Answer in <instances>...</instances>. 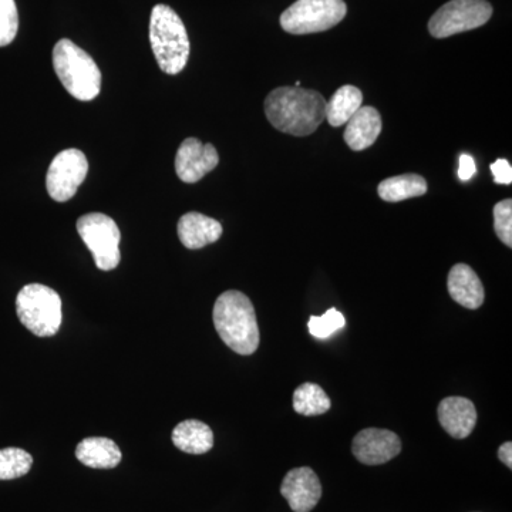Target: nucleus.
Wrapping results in <instances>:
<instances>
[{
  "label": "nucleus",
  "mask_w": 512,
  "mask_h": 512,
  "mask_svg": "<svg viewBox=\"0 0 512 512\" xmlns=\"http://www.w3.org/2000/svg\"><path fill=\"white\" fill-rule=\"evenodd\" d=\"M265 116L282 133L311 136L326 119V100L316 90L278 87L265 99Z\"/></svg>",
  "instance_id": "1"
},
{
  "label": "nucleus",
  "mask_w": 512,
  "mask_h": 512,
  "mask_svg": "<svg viewBox=\"0 0 512 512\" xmlns=\"http://www.w3.org/2000/svg\"><path fill=\"white\" fill-rule=\"evenodd\" d=\"M215 329L229 349L249 356L259 348L258 320L251 299L239 291H227L218 296L214 305Z\"/></svg>",
  "instance_id": "2"
},
{
  "label": "nucleus",
  "mask_w": 512,
  "mask_h": 512,
  "mask_svg": "<svg viewBox=\"0 0 512 512\" xmlns=\"http://www.w3.org/2000/svg\"><path fill=\"white\" fill-rule=\"evenodd\" d=\"M150 43L161 72H183L190 57V39L183 20L170 6H154L150 16Z\"/></svg>",
  "instance_id": "3"
},
{
  "label": "nucleus",
  "mask_w": 512,
  "mask_h": 512,
  "mask_svg": "<svg viewBox=\"0 0 512 512\" xmlns=\"http://www.w3.org/2000/svg\"><path fill=\"white\" fill-rule=\"evenodd\" d=\"M53 69L74 99L92 101L101 92V72L89 53L72 40L62 39L53 49Z\"/></svg>",
  "instance_id": "4"
},
{
  "label": "nucleus",
  "mask_w": 512,
  "mask_h": 512,
  "mask_svg": "<svg viewBox=\"0 0 512 512\" xmlns=\"http://www.w3.org/2000/svg\"><path fill=\"white\" fill-rule=\"evenodd\" d=\"M16 313L22 325L33 335L52 338L62 326V299L49 286L29 284L18 293Z\"/></svg>",
  "instance_id": "5"
},
{
  "label": "nucleus",
  "mask_w": 512,
  "mask_h": 512,
  "mask_svg": "<svg viewBox=\"0 0 512 512\" xmlns=\"http://www.w3.org/2000/svg\"><path fill=\"white\" fill-rule=\"evenodd\" d=\"M346 13L343 0H296L282 13L281 26L291 35H311L335 28Z\"/></svg>",
  "instance_id": "6"
},
{
  "label": "nucleus",
  "mask_w": 512,
  "mask_h": 512,
  "mask_svg": "<svg viewBox=\"0 0 512 512\" xmlns=\"http://www.w3.org/2000/svg\"><path fill=\"white\" fill-rule=\"evenodd\" d=\"M76 227L100 271H113L119 266L121 232L113 218L92 212L80 217Z\"/></svg>",
  "instance_id": "7"
},
{
  "label": "nucleus",
  "mask_w": 512,
  "mask_h": 512,
  "mask_svg": "<svg viewBox=\"0 0 512 512\" xmlns=\"http://www.w3.org/2000/svg\"><path fill=\"white\" fill-rule=\"evenodd\" d=\"M493 16V6L487 0H450L441 6L429 22L430 35L436 39L481 28Z\"/></svg>",
  "instance_id": "8"
},
{
  "label": "nucleus",
  "mask_w": 512,
  "mask_h": 512,
  "mask_svg": "<svg viewBox=\"0 0 512 512\" xmlns=\"http://www.w3.org/2000/svg\"><path fill=\"white\" fill-rule=\"evenodd\" d=\"M89 173V161L83 151L67 148L53 158L46 175L50 198L57 202L72 200Z\"/></svg>",
  "instance_id": "9"
},
{
  "label": "nucleus",
  "mask_w": 512,
  "mask_h": 512,
  "mask_svg": "<svg viewBox=\"0 0 512 512\" xmlns=\"http://www.w3.org/2000/svg\"><path fill=\"white\" fill-rule=\"evenodd\" d=\"M220 163L217 148L190 137L181 143L175 156V173L183 183L195 184Z\"/></svg>",
  "instance_id": "10"
},
{
  "label": "nucleus",
  "mask_w": 512,
  "mask_h": 512,
  "mask_svg": "<svg viewBox=\"0 0 512 512\" xmlns=\"http://www.w3.org/2000/svg\"><path fill=\"white\" fill-rule=\"evenodd\" d=\"M353 456L366 466H380L399 456L402 440L393 431L366 429L359 431L353 439Z\"/></svg>",
  "instance_id": "11"
},
{
  "label": "nucleus",
  "mask_w": 512,
  "mask_h": 512,
  "mask_svg": "<svg viewBox=\"0 0 512 512\" xmlns=\"http://www.w3.org/2000/svg\"><path fill=\"white\" fill-rule=\"evenodd\" d=\"M281 494L293 511L309 512L322 497V484L312 468H293L284 478Z\"/></svg>",
  "instance_id": "12"
},
{
  "label": "nucleus",
  "mask_w": 512,
  "mask_h": 512,
  "mask_svg": "<svg viewBox=\"0 0 512 512\" xmlns=\"http://www.w3.org/2000/svg\"><path fill=\"white\" fill-rule=\"evenodd\" d=\"M437 414L441 427L454 439H467L477 424L476 406L466 397H446L441 400Z\"/></svg>",
  "instance_id": "13"
},
{
  "label": "nucleus",
  "mask_w": 512,
  "mask_h": 512,
  "mask_svg": "<svg viewBox=\"0 0 512 512\" xmlns=\"http://www.w3.org/2000/svg\"><path fill=\"white\" fill-rule=\"evenodd\" d=\"M178 238L188 249H201L222 237L221 222L200 212H187L178 221Z\"/></svg>",
  "instance_id": "14"
},
{
  "label": "nucleus",
  "mask_w": 512,
  "mask_h": 512,
  "mask_svg": "<svg viewBox=\"0 0 512 512\" xmlns=\"http://www.w3.org/2000/svg\"><path fill=\"white\" fill-rule=\"evenodd\" d=\"M447 289L451 298L464 308L476 311L484 303L483 282L473 268L466 264H457L451 268L448 272Z\"/></svg>",
  "instance_id": "15"
},
{
  "label": "nucleus",
  "mask_w": 512,
  "mask_h": 512,
  "mask_svg": "<svg viewBox=\"0 0 512 512\" xmlns=\"http://www.w3.org/2000/svg\"><path fill=\"white\" fill-rule=\"evenodd\" d=\"M382 117L375 107L362 106L346 123L345 141L353 151L372 147L382 133Z\"/></svg>",
  "instance_id": "16"
},
{
  "label": "nucleus",
  "mask_w": 512,
  "mask_h": 512,
  "mask_svg": "<svg viewBox=\"0 0 512 512\" xmlns=\"http://www.w3.org/2000/svg\"><path fill=\"white\" fill-rule=\"evenodd\" d=\"M76 457L83 466L110 470L121 463V450L107 437H87L77 444Z\"/></svg>",
  "instance_id": "17"
},
{
  "label": "nucleus",
  "mask_w": 512,
  "mask_h": 512,
  "mask_svg": "<svg viewBox=\"0 0 512 512\" xmlns=\"http://www.w3.org/2000/svg\"><path fill=\"white\" fill-rule=\"evenodd\" d=\"M171 439L178 450L195 456L208 453L214 447V433L211 427L200 420L181 421L173 430Z\"/></svg>",
  "instance_id": "18"
},
{
  "label": "nucleus",
  "mask_w": 512,
  "mask_h": 512,
  "mask_svg": "<svg viewBox=\"0 0 512 512\" xmlns=\"http://www.w3.org/2000/svg\"><path fill=\"white\" fill-rule=\"evenodd\" d=\"M363 94L355 86H342L326 101V120L332 127H342L362 107Z\"/></svg>",
  "instance_id": "19"
},
{
  "label": "nucleus",
  "mask_w": 512,
  "mask_h": 512,
  "mask_svg": "<svg viewBox=\"0 0 512 512\" xmlns=\"http://www.w3.org/2000/svg\"><path fill=\"white\" fill-rule=\"evenodd\" d=\"M427 181L419 174H403L383 180L377 187L379 197L387 202H400L421 197L427 192Z\"/></svg>",
  "instance_id": "20"
},
{
  "label": "nucleus",
  "mask_w": 512,
  "mask_h": 512,
  "mask_svg": "<svg viewBox=\"0 0 512 512\" xmlns=\"http://www.w3.org/2000/svg\"><path fill=\"white\" fill-rule=\"evenodd\" d=\"M332 402L325 390L315 383H303L293 393V409L302 416H320L329 412Z\"/></svg>",
  "instance_id": "21"
},
{
  "label": "nucleus",
  "mask_w": 512,
  "mask_h": 512,
  "mask_svg": "<svg viewBox=\"0 0 512 512\" xmlns=\"http://www.w3.org/2000/svg\"><path fill=\"white\" fill-rule=\"evenodd\" d=\"M33 466V457L18 447L0 450V481L16 480L26 476Z\"/></svg>",
  "instance_id": "22"
},
{
  "label": "nucleus",
  "mask_w": 512,
  "mask_h": 512,
  "mask_svg": "<svg viewBox=\"0 0 512 512\" xmlns=\"http://www.w3.org/2000/svg\"><path fill=\"white\" fill-rule=\"evenodd\" d=\"M345 326V316L335 308L329 309L322 316H311L308 322L309 332L316 339H328Z\"/></svg>",
  "instance_id": "23"
},
{
  "label": "nucleus",
  "mask_w": 512,
  "mask_h": 512,
  "mask_svg": "<svg viewBox=\"0 0 512 512\" xmlns=\"http://www.w3.org/2000/svg\"><path fill=\"white\" fill-rule=\"evenodd\" d=\"M19 15L15 0H0V47L10 45L18 35Z\"/></svg>",
  "instance_id": "24"
},
{
  "label": "nucleus",
  "mask_w": 512,
  "mask_h": 512,
  "mask_svg": "<svg viewBox=\"0 0 512 512\" xmlns=\"http://www.w3.org/2000/svg\"><path fill=\"white\" fill-rule=\"evenodd\" d=\"M495 234L508 248L512 247V201L510 198L500 201L494 207Z\"/></svg>",
  "instance_id": "25"
},
{
  "label": "nucleus",
  "mask_w": 512,
  "mask_h": 512,
  "mask_svg": "<svg viewBox=\"0 0 512 512\" xmlns=\"http://www.w3.org/2000/svg\"><path fill=\"white\" fill-rule=\"evenodd\" d=\"M491 173L494 175L495 183L510 185L512 183V167L510 161L500 158L491 164Z\"/></svg>",
  "instance_id": "26"
},
{
  "label": "nucleus",
  "mask_w": 512,
  "mask_h": 512,
  "mask_svg": "<svg viewBox=\"0 0 512 512\" xmlns=\"http://www.w3.org/2000/svg\"><path fill=\"white\" fill-rule=\"evenodd\" d=\"M476 161L468 154H461L460 157V168H458V177L461 181H468L476 174Z\"/></svg>",
  "instance_id": "27"
},
{
  "label": "nucleus",
  "mask_w": 512,
  "mask_h": 512,
  "mask_svg": "<svg viewBox=\"0 0 512 512\" xmlns=\"http://www.w3.org/2000/svg\"><path fill=\"white\" fill-rule=\"evenodd\" d=\"M498 457H500V460L503 461L505 466L508 468H512V443L511 441H507V443H504L503 446L500 447V450H498Z\"/></svg>",
  "instance_id": "28"
},
{
  "label": "nucleus",
  "mask_w": 512,
  "mask_h": 512,
  "mask_svg": "<svg viewBox=\"0 0 512 512\" xmlns=\"http://www.w3.org/2000/svg\"><path fill=\"white\" fill-rule=\"evenodd\" d=\"M295 87H301V82H296Z\"/></svg>",
  "instance_id": "29"
}]
</instances>
